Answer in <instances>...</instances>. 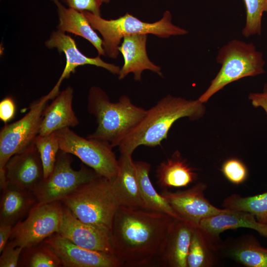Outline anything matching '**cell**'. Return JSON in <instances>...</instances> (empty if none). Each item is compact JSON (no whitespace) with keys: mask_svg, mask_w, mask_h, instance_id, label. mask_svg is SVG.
<instances>
[{"mask_svg":"<svg viewBox=\"0 0 267 267\" xmlns=\"http://www.w3.org/2000/svg\"><path fill=\"white\" fill-rule=\"evenodd\" d=\"M222 245L215 242L198 226H194L187 257V267L214 266Z\"/></svg>","mask_w":267,"mask_h":267,"instance_id":"25","label":"cell"},{"mask_svg":"<svg viewBox=\"0 0 267 267\" xmlns=\"http://www.w3.org/2000/svg\"><path fill=\"white\" fill-rule=\"evenodd\" d=\"M249 99L254 107L262 108L267 116V94L263 92L251 93L249 95Z\"/></svg>","mask_w":267,"mask_h":267,"instance_id":"35","label":"cell"},{"mask_svg":"<svg viewBox=\"0 0 267 267\" xmlns=\"http://www.w3.org/2000/svg\"><path fill=\"white\" fill-rule=\"evenodd\" d=\"M60 201L82 222L110 231L120 206L112 180L100 176L82 185Z\"/></svg>","mask_w":267,"mask_h":267,"instance_id":"4","label":"cell"},{"mask_svg":"<svg viewBox=\"0 0 267 267\" xmlns=\"http://www.w3.org/2000/svg\"><path fill=\"white\" fill-rule=\"evenodd\" d=\"M207 185L198 182L182 191L171 192L165 190L160 194L166 199L178 218L195 226L203 219L224 211L215 207L206 198L204 191Z\"/></svg>","mask_w":267,"mask_h":267,"instance_id":"12","label":"cell"},{"mask_svg":"<svg viewBox=\"0 0 267 267\" xmlns=\"http://www.w3.org/2000/svg\"><path fill=\"white\" fill-rule=\"evenodd\" d=\"M147 34L127 36L118 47L124 58V64L118 74L119 80H122L129 74L133 73L135 81L141 80V74L149 70L163 76L161 68L153 63L146 52Z\"/></svg>","mask_w":267,"mask_h":267,"instance_id":"16","label":"cell"},{"mask_svg":"<svg viewBox=\"0 0 267 267\" xmlns=\"http://www.w3.org/2000/svg\"><path fill=\"white\" fill-rule=\"evenodd\" d=\"M221 171L224 177L231 182L235 184L243 183L248 176L246 166L237 158H230L222 165Z\"/></svg>","mask_w":267,"mask_h":267,"instance_id":"31","label":"cell"},{"mask_svg":"<svg viewBox=\"0 0 267 267\" xmlns=\"http://www.w3.org/2000/svg\"><path fill=\"white\" fill-rule=\"evenodd\" d=\"M15 111V102L11 96L5 97L0 102V119L5 124L13 119Z\"/></svg>","mask_w":267,"mask_h":267,"instance_id":"34","label":"cell"},{"mask_svg":"<svg viewBox=\"0 0 267 267\" xmlns=\"http://www.w3.org/2000/svg\"><path fill=\"white\" fill-rule=\"evenodd\" d=\"M194 226L182 219H174L158 260L160 265L187 267V257Z\"/></svg>","mask_w":267,"mask_h":267,"instance_id":"18","label":"cell"},{"mask_svg":"<svg viewBox=\"0 0 267 267\" xmlns=\"http://www.w3.org/2000/svg\"><path fill=\"white\" fill-rule=\"evenodd\" d=\"M69 154L59 151L52 172L33 191L38 203L60 201L82 185L99 176L92 169L83 165L78 170L73 169Z\"/></svg>","mask_w":267,"mask_h":267,"instance_id":"9","label":"cell"},{"mask_svg":"<svg viewBox=\"0 0 267 267\" xmlns=\"http://www.w3.org/2000/svg\"><path fill=\"white\" fill-rule=\"evenodd\" d=\"M55 4L58 17L57 30L84 38L96 49L99 56H105L103 41L91 27L83 12L65 6L59 0H51Z\"/></svg>","mask_w":267,"mask_h":267,"instance_id":"22","label":"cell"},{"mask_svg":"<svg viewBox=\"0 0 267 267\" xmlns=\"http://www.w3.org/2000/svg\"><path fill=\"white\" fill-rule=\"evenodd\" d=\"M221 253L248 267H267V249L252 235L222 243Z\"/></svg>","mask_w":267,"mask_h":267,"instance_id":"23","label":"cell"},{"mask_svg":"<svg viewBox=\"0 0 267 267\" xmlns=\"http://www.w3.org/2000/svg\"><path fill=\"white\" fill-rule=\"evenodd\" d=\"M13 226L10 224H0V253L3 250L10 239Z\"/></svg>","mask_w":267,"mask_h":267,"instance_id":"36","label":"cell"},{"mask_svg":"<svg viewBox=\"0 0 267 267\" xmlns=\"http://www.w3.org/2000/svg\"><path fill=\"white\" fill-rule=\"evenodd\" d=\"M110 0H101L102 2L108 3Z\"/></svg>","mask_w":267,"mask_h":267,"instance_id":"38","label":"cell"},{"mask_svg":"<svg viewBox=\"0 0 267 267\" xmlns=\"http://www.w3.org/2000/svg\"><path fill=\"white\" fill-rule=\"evenodd\" d=\"M63 211V205L60 201L37 203L25 219L13 226L9 240L16 246L23 248L43 242L58 232Z\"/></svg>","mask_w":267,"mask_h":267,"instance_id":"10","label":"cell"},{"mask_svg":"<svg viewBox=\"0 0 267 267\" xmlns=\"http://www.w3.org/2000/svg\"><path fill=\"white\" fill-rule=\"evenodd\" d=\"M174 219L161 212L120 206L110 234L121 267H146L158 261Z\"/></svg>","mask_w":267,"mask_h":267,"instance_id":"1","label":"cell"},{"mask_svg":"<svg viewBox=\"0 0 267 267\" xmlns=\"http://www.w3.org/2000/svg\"><path fill=\"white\" fill-rule=\"evenodd\" d=\"M132 155L120 153L118 159V171L112 180L113 189L120 206L145 209L140 196Z\"/></svg>","mask_w":267,"mask_h":267,"instance_id":"20","label":"cell"},{"mask_svg":"<svg viewBox=\"0 0 267 267\" xmlns=\"http://www.w3.org/2000/svg\"><path fill=\"white\" fill-rule=\"evenodd\" d=\"M91 27L102 37V46L105 55L110 58H117L118 47L121 39L127 36L152 34L158 37L168 38L172 36H181L188 31L173 24L169 11H166L159 21L148 23L127 13L117 19L107 20L88 11H82Z\"/></svg>","mask_w":267,"mask_h":267,"instance_id":"5","label":"cell"},{"mask_svg":"<svg viewBox=\"0 0 267 267\" xmlns=\"http://www.w3.org/2000/svg\"><path fill=\"white\" fill-rule=\"evenodd\" d=\"M34 142L42 162L44 179L50 175L54 168L60 150L58 139L54 132L46 135L39 134Z\"/></svg>","mask_w":267,"mask_h":267,"instance_id":"29","label":"cell"},{"mask_svg":"<svg viewBox=\"0 0 267 267\" xmlns=\"http://www.w3.org/2000/svg\"><path fill=\"white\" fill-rule=\"evenodd\" d=\"M18 267H59L61 261L56 253L44 241L36 245L24 248Z\"/></svg>","mask_w":267,"mask_h":267,"instance_id":"28","label":"cell"},{"mask_svg":"<svg viewBox=\"0 0 267 267\" xmlns=\"http://www.w3.org/2000/svg\"><path fill=\"white\" fill-rule=\"evenodd\" d=\"M44 242L50 246L59 257L62 267H121L113 254L81 247L58 233L53 234Z\"/></svg>","mask_w":267,"mask_h":267,"instance_id":"13","label":"cell"},{"mask_svg":"<svg viewBox=\"0 0 267 267\" xmlns=\"http://www.w3.org/2000/svg\"><path fill=\"white\" fill-rule=\"evenodd\" d=\"M87 109L95 119L97 128L87 137L109 142L118 146L124 138L140 122L146 110L134 104L124 95L112 102L100 88L91 87L89 91Z\"/></svg>","mask_w":267,"mask_h":267,"instance_id":"3","label":"cell"},{"mask_svg":"<svg viewBox=\"0 0 267 267\" xmlns=\"http://www.w3.org/2000/svg\"><path fill=\"white\" fill-rule=\"evenodd\" d=\"M263 92L267 94V82L264 85L263 89Z\"/></svg>","mask_w":267,"mask_h":267,"instance_id":"37","label":"cell"},{"mask_svg":"<svg viewBox=\"0 0 267 267\" xmlns=\"http://www.w3.org/2000/svg\"><path fill=\"white\" fill-rule=\"evenodd\" d=\"M58 233L81 247L113 254L109 230L82 222L64 205Z\"/></svg>","mask_w":267,"mask_h":267,"instance_id":"14","label":"cell"},{"mask_svg":"<svg viewBox=\"0 0 267 267\" xmlns=\"http://www.w3.org/2000/svg\"><path fill=\"white\" fill-rule=\"evenodd\" d=\"M156 178L158 183L163 188L181 187L195 181L197 173L176 151L171 158L158 166Z\"/></svg>","mask_w":267,"mask_h":267,"instance_id":"24","label":"cell"},{"mask_svg":"<svg viewBox=\"0 0 267 267\" xmlns=\"http://www.w3.org/2000/svg\"><path fill=\"white\" fill-rule=\"evenodd\" d=\"M44 44L48 49L56 48L59 53H63L65 56V67L54 86L58 89L63 80L69 78L79 66L91 65L104 68L114 75L119 73L120 68L119 66L104 61L99 55L92 58L84 54L78 48L75 40L63 32L57 30L52 31Z\"/></svg>","mask_w":267,"mask_h":267,"instance_id":"15","label":"cell"},{"mask_svg":"<svg viewBox=\"0 0 267 267\" xmlns=\"http://www.w3.org/2000/svg\"><path fill=\"white\" fill-rule=\"evenodd\" d=\"M246 8V22L242 35L246 38L262 34L263 14L267 12V0H243Z\"/></svg>","mask_w":267,"mask_h":267,"instance_id":"30","label":"cell"},{"mask_svg":"<svg viewBox=\"0 0 267 267\" xmlns=\"http://www.w3.org/2000/svg\"><path fill=\"white\" fill-rule=\"evenodd\" d=\"M203 103L168 95L148 110L140 122L124 138L118 147L120 153L133 154L140 145L154 147L166 139L173 124L187 117L201 118L205 114Z\"/></svg>","mask_w":267,"mask_h":267,"instance_id":"2","label":"cell"},{"mask_svg":"<svg viewBox=\"0 0 267 267\" xmlns=\"http://www.w3.org/2000/svg\"><path fill=\"white\" fill-rule=\"evenodd\" d=\"M216 61L221 68L211 81L206 91L198 98L205 103L228 84L247 77H253L265 72L263 54L255 45L234 39L219 50Z\"/></svg>","mask_w":267,"mask_h":267,"instance_id":"6","label":"cell"},{"mask_svg":"<svg viewBox=\"0 0 267 267\" xmlns=\"http://www.w3.org/2000/svg\"><path fill=\"white\" fill-rule=\"evenodd\" d=\"M58 95L51 89L32 104L22 118L10 124H5L0 132V178L9 159L32 144L39 134L44 111L47 101Z\"/></svg>","mask_w":267,"mask_h":267,"instance_id":"8","label":"cell"},{"mask_svg":"<svg viewBox=\"0 0 267 267\" xmlns=\"http://www.w3.org/2000/svg\"><path fill=\"white\" fill-rule=\"evenodd\" d=\"M141 197L145 209L168 214L175 218L177 215L166 199L159 194L149 177L151 165L142 161H134Z\"/></svg>","mask_w":267,"mask_h":267,"instance_id":"26","label":"cell"},{"mask_svg":"<svg viewBox=\"0 0 267 267\" xmlns=\"http://www.w3.org/2000/svg\"><path fill=\"white\" fill-rule=\"evenodd\" d=\"M0 202V224L14 226L26 218L38 203L33 192L8 183L2 190Z\"/></svg>","mask_w":267,"mask_h":267,"instance_id":"21","label":"cell"},{"mask_svg":"<svg viewBox=\"0 0 267 267\" xmlns=\"http://www.w3.org/2000/svg\"><path fill=\"white\" fill-rule=\"evenodd\" d=\"M197 226L219 244L222 243L220 238V233L240 227L255 230L267 238V225L259 222L254 216L248 213L227 209L218 214L202 219Z\"/></svg>","mask_w":267,"mask_h":267,"instance_id":"17","label":"cell"},{"mask_svg":"<svg viewBox=\"0 0 267 267\" xmlns=\"http://www.w3.org/2000/svg\"><path fill=\"white\" fill-rule=\"evenodd\" d=\"M44 178L42 162L33 142L9 159L0 178V187L2 190L9 183L33 192Z\"/></svg>","mask_w":267,"mask_h":267,"instance_id":"11","label":"cell"},{"mask_svg":"<svg viewBox=\"0 0 267 267\" xmlns=\"http://www.w3.org/2000/svg\"><path fill=\"white\" fill-rule=\"evenodd\" d=\"M23 249L22 247L16 246L9 240L0 253V267H18Z\"/></svg>","mask_w":267,"mask_h":267,"instance_id":"32","label":"cell"},{"mask_svg":"<svg viewBox=\"0 0 267 267\" xmlns=\"http://www.w3.org/2000/svg\"><path fill=\"white\" fill-rule=\"evenodd\" d=\"M222 206L224 209L248 213L259 222L267 225V192L248 197L233 194L224 199Z\"/></svg>","mask_w":267,"mask_h":267,"instance_id":"27","label":"cell"},{"mask_svg":"<svg viewBox=\"0 0 267 267\" xmlns=\"http://www.w3.org/2000/svg\"><path fill=\"white\" fill-rule=\"evenodd\" d=\"M67 7L76 10L88 11L96 16H101V0H59Z\"/></svg>","mask_w":267,"mask_h":267,"instance_id":"33","label":"cell"},{"mask_svg":"<svg viewBox=\"0 0 267 267\" xmlns=\"http://www.w3.org/2000/svg\"><path fill=\"white\" fill-rule=\"evenodd\" d=\"M55 134L60 150L77 156L98 175L111 180L115 178L119 169L118 160L109 142L84 138L70 128L57 131Z\"/></svg>","mask_w":267,"mask_h":267,"instance_id":"7","label":"cell"},{"mask_svg":"<svg viewBox=\"0 0 267 267\" xmlns=\"http://www.w3.org/2000/svg\"><path fill=\"white\" fill-rule=\"evenodd\" d=\"M73 96V89L68 86L53 98L44 111L39 135H48L78 125L79 121L72 107Z\"/></svg>","mask_w":267,"mask_h":267,"instance_id":"19","label":"cell"}]
</instances>
